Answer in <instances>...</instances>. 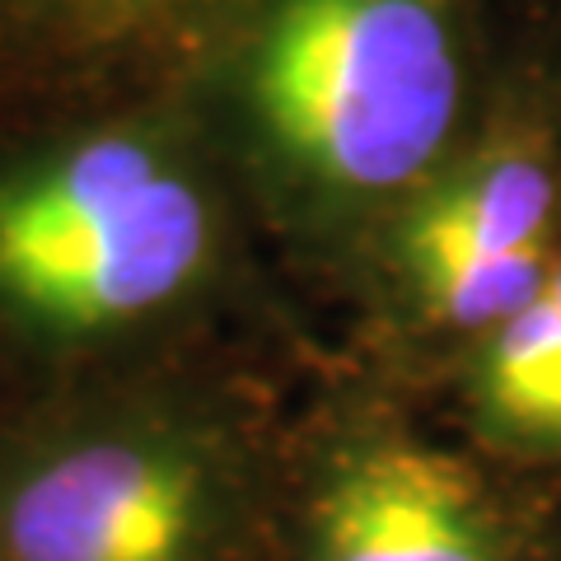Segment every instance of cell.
Masks as SVG:
<instances>
[{
  "label": "cell",
  "mask_w": 561,
  "mask_h": 561,
  "mask_svg": "<svg viewBox=\"0 0 561 561\" xmlns=\"http://www.w3.org/2000/svg\"><path fill=\"white\" fill-rule=\"evenodd\" d=\"M449 0H272L253 103L280 150L342 192L412 183L459 113Z\"/></svg>",
  "instance_id": "6da1fadb"
},
{
  "label": "cell",
  "mask_w": 561,
  "mask_h": 561,
  "mask_svg": "<svg viewBox=\"0 0 561 561\" xmlns=\"http://www.w3.org/2000/svg\"><path fill=\"white\" fill-rule=\"evenodd\" d=\"M234 496L164 431H84L0 472V561H230Z\"/></svg>",
  "instance_id": "7a4b0ae2"
},
{
  "label": "cell",
  "mask_w": 561,
  "mask_h": 561,
  "mask_svg": "<svg viewBox=\"0 0 561 561\" xmlns=\"http://www.w3.org/2000/svg\"><path fill=\"white\" fill-rule=\"evenodd\" d=\"M206 202L179 173L94 230L0 257V300L51 332H99L169 305L202 272Z\"/></svg>",
  "instance_id": "3957f363"
},
{
  "label": "cell",
  "mask_w": 561,
  "mask_h": 561,
  "mask_svg": "<svg viewBox=\"0 0 561 561\" xmlns=\"http://www.w3.org/2000/svg\"><path fill=\"white\" fill-rule=\"evenodd\" d=\"M305 561H511V542L454 454L375 440L346 449L309 496Z\"/></svg>",
  "instance_id": "277c9868"
},
{
  "label": "cell",
  "mask_w": 561,
  "mask_h": 561,
  "mask_svg": "<svg viewBox=\"0 0 561 561\" xmlns=\"http://www.w3.org/2000/svg\"><path fill=\"white\" fill-rule=\"evenodd\" d=\"M169 173L164 154L140 136H94L47 164L0 183V257L43 249L66 234L94 230Z\"/></svg>",
  "instance_id": "5b68a950"
},
{
  "label": "cell",
  "mask_w": 561,
  "mask_h": 561,
  "mask_svg": "<svg viewBox=\"0 0 561 561\" xmlns=\"http://www.w3.org/2000/svg\"><path fill=\"white\" fill-rule=\"evenodd\" d=\"M552 210V173L534 154H496V160L468 169L463 179L435 187L412 210L402 249H408V262L548 249Z\"/></svg>",
  "instance_id": "8992f818"
},
{
  "label": "cell",
  "mask_w": 561,
  "mask_h": 561,
  "mask_svg": "<svg viewBox=\"0 0 561 561\" xmlns=\"http://www.w3.org/2000/svg\"><path fill=\"white\" fill-rule=\"evenodd\" d=\"M486 402L519 440L561 445V309L548 286L496 328L486 356Z\"/></svg>",
  "instance_id": "52a82bcc"
},
{
  "label": "cell",
  "mask_w": 561,
  "mask_h": 561,
  "mask_svg": "<svg viewBox=\"0 0 561 561\" xmlns=\"http://www.w3.org/2000/svg\"><path fill=\"white\" fill-rule=\"evenodd\" d=\"M426 309L459 328H501L548 286V249L496 253V257H431L412 262Z\"/></svg>",
  "instance_id": "ba28073f"
},
{
  "label": "cell",
  "mask_w": 561,
  "mask_h": 561,
  "mask_svg": "<svg viewBox=\"0 0 561 561\" xmlns=\"http://www.w3.org/2000/svg\"><path fill=\"white\" fill-rule=\"evenodd\" d=\"M10 5L66 14V20H140V14L183 10V5H202V0H10Z\"/></svg>",
  "instance_id": "9c48e42d"
},
{
  "label": "cell",
  "mask_w": 561,
  "mask_h": 561,
  "mask_svg": "<svg viewBox=\"0 0 561 561\" xmlns=\"http://www.w3.org/2000/svg\"><path fill=\"white\" fill-rule=\"evenodd\" d=\"M548 295H552V305L561 309V267H557V272L548 276Z\"/></svg>",
  "instance_id": "30bf717a"
}]
</instances>
